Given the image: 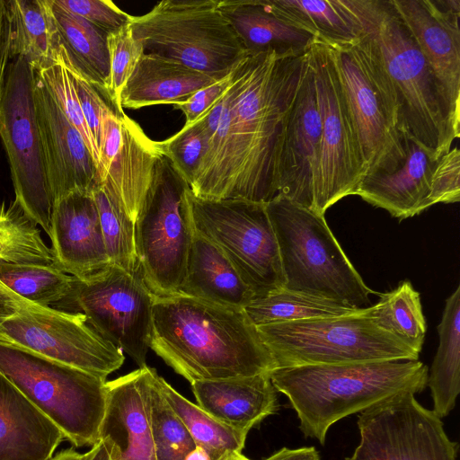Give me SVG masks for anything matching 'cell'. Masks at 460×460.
<instances>
[{"label": "cell", "mask_w": 460, "mask_h": 460, "mask_svg": "<svg viewBox=\"0 0 460 460\" xmlns=\"http://www.w3.org/2000/svg\"><path fill=\"white\" fill-rule=\"evenodd\" d=\"M307 51L248 54L234 66L226 135L201 160L190 185L196 197L266 204L278 195L281 145Z\"/></svg>", "instance_id": "6da1fadb"}, {"label": "cell", "mask_w": 460, "mask_h": 460, "mask_svg": "<svg viewBox=\"0 0 460 460\" xmlns=\"http://www.w3.org/2000/svg\"><path fill=\"white\" fill-rule=\"evenodd\" d=\"M150 349L190 383L277 368L244 309L183 295L155 296Z\"/></svg>", "instance_id": "7a4b0ae2"}, {"label": "cell", "mask_w": 460, "mask_h": 460, "mask_svg": "<svg viewBox=\"0 0 460 460\" xmlns=\"http://www.w3.org/2000/svg\"><path fill=\"white\" fill-rule=\"evenodd\" d=\"M381 61L404 130L437 160L460 137V118L392 0H336Z\"/></svg>", "instance_id": "3957f363"}, {"label": "cell", "mask_w": 460, "mask_h": 460, "mask_svg": "<svg viewBox=\"0 0 460 460\" xmlns=\"http://www.w3.org/2000/svg\"><path fill=\"white\" fill-rule=\"evenodd\" d=\"M428 367L419 360H391L275 368V389L297 414L305 438L325 444L329 428L344 417L402 392H422Z\"/></svg>", "instance_id": "277c9868"}, {"label": "cell", "mask_w": 460, "mask_h": 460, "mask_svg": "<svg viewBox=\"0 0 460 460\" xmlns=\"http://www.w3.org/2000/svg\"><path fill=\"white\" fill-rule=\"evenodd\" d=\"M277 237L284 288L363 309L370 289L328 226L324 215L277 195L266 203Z\"/></svg>", "instance_id": "5b68a950"}, {"label": "cell", "mask_w": 460, "mask_h": 460, "mask_svg": "<svg viewBox=\"0 0 460 460\" xmlns=\"http://www.w3.org/2000/svg\"><path fill=\"white\" fill-rule=\"evenodd\" d=\"M325 42L337 70L367 174L393 172L405 162L408 133L392 82L370 45L361 37L348 42Z\"/></svg>", "instance_id": "8992f818"}, {"label": "cell", "mask_w": 460, "mask_h": 460, "mask_svg": "<svg viewBox=\"0 0 460 460\" xmlns=\"http://www.w3.org/2000/svg\"><path fill=\"white\" fill-rule=\"evenodd\" d=\"M0 373L75 447L100 439L106 378L0 342Z\"/></svg>", "instance_id": "52a82bcc"}, {"label": "cell", "mask_w": 460, "mask_h": 460, "mask_svg": "<svg viewBox=\"0 0 460 460\" xmlns=\"http://www.w3.org/2000/svg\"><path fill=\"white\" fill-rule=\"evenodd\" d=\"M130 27L144 53L203 73L224 77L248 55L217 0H164Z\"/></svg>", "instance_id": "ba28073f"}, {"label": "cell", "mask_w": 460, "mask_h": 460, "mask_svg": "<svg viewBox=\"0 0 460 460\" xmlns=\"http://www.w3.org/2000/svg\"><path fill=\"white\" fill-rule=\"evenodd\" d=\"M367 309L357 315L256 328L277 368L419 359L420 352L367 317Z\"/></svg>", "instance_id": "9c48e42d"}, {"label": "cell", "mask_w": 460, "mask_h": 460, "mask_svg": "<svg viewBox=\"0 0 460 460\" xmlns=\"http://www.w3.org/2000/svg\"><path fill=\"white\" fill-rule=\"evenodd\" d=\"M0 342L107 377L125 359L81 313L34 304L0 282Z\"/></svg>", "instance_id": "30bf717a"}, {"label": "cell", "mask_w": 460, "mask_h": 460, "mask_svg": "<svg viewBox=\"0 0 460 460\" xmlns=\"http://www.w3.org/2000/svg\"><path fill=\"white\" fill-rule=\"evenodd\" d=\"M189 185L164 157L135 222L142 279L156 297L180 294L195 228L186 198Z\"/></svg>", "instance_id": "8fae6325"}, {"label": "cell", "mask_w": 460, "mask_h": 460, "mask_svg": "<svg viewBox=\"0 0 460 460\" xmlns=\"http://www.w3.org/2000/svg\"><path fill=\"white\" fill-rule=\"evenodd\" d=\"M195 231L228 258L255 297L284 288L279 244L266 204L207 199L186 190Z\"/></svg>", "instance_id": "7c38bea8"}, {"label": "cell", "mask_w": 460, "mask_h": 460, "mask_svg": "<svg viewBox=\"0 0 460 460\" xmlns=\"http://www.w3.org/2000/svg\"><path fill=\"white\" fill-rule=\"evenodd\" d=\"M307 53L321 118L311 210L324 215L341 199L355 195L367 169L328 45L315 37Z\"/></svg>", "instance_id": "4fadbf2b"}, {"label": "cell", "mask_w": 460, "mask_h": 460, "mask_svg": "<svg viewBox=\"0 0 460 460\" xmlns=\"http://www.w3.org/2000/svg\"><path fill=\"white\" fill-rule=\"evenodd\" d=\"M34 70L22 58L11 60L0 102V137L15 201L49 235L53 198L49 184L33 102Z\"/></svg>", "instance_id": "5bb4252c"}, {"label": "cell", "mask_w": 460, "mask_h": 460, "mask_svg": "<svg viewBox=\"0 0 460 460\" xmlns=\"http://www.w3.org/2000/svg\"><path fill=\"white\" fill-rule=\"evenodd\" d=\"M104 339L146 365L153 331L155 296L140 272L110 264L85 280L75 279L66 299Z\"/></svg>", "instance_id": "9a60e30c"}, {"label": "cell", "mask_w": 460, "mask_h": 460, "mask_svg": "<svg viewBox=\"0 0 460 460\" xmlns=\"http://www.w3.org/2000/svg\"><path fill=\"white\" fill-rule=\"evenodd\" d=\"M414 395L402 392L361 411L360 441L345 460H456L458 444Z\"/></svg>", "instance_id": "2e32d148"}, {"label": "cell", "mask_w": 460, "mask_h": 460, "mask_svg": "<svg viewBox=\"0 0 460 460\" xmlns=\"http://www.w3.org/2000/svg\"><path fill=\"white\" fill-rule=\"evenodd\" d=\"M98 183L115 197L136 222L164 157L160 142L150 139L125 112L107 107L99 141Z\"/></svg>", "instance_id": "e0dca14e"}, {"label": "cell", "mask_w": 460, "mask_h": 460, "mask_svg": "<svg viewBox=\"0 0 460 460\" xmlns=\"http://www.w3.org/2000/svg\"><path fill=\"white\" fill-rule=\"evenodd\" d=\"M32 92L53 201L75 191L92 192L98 183L93 158L81 134L66 118L35 71Z\"/></svg>", "instance_id": "ac0fdd59"}, {"label": "cell", "mask_w": 460, "mask_h": 460, "mask_svg": "<svg viewBox=\"0 0 460 460\" xmlns=\"http://www.w3.org/2000/svg\"><path fill=\"white\" fill-rule=\"evenodd\" d=\"M460 118V1L392 0Z\"/></svg>", "instance_id": "d6986e66"}, {"label": "cell", "mask_w": 460, "mask_h": 460, "mask_svg": "<svg viewBox=\"0 0 460 460\" xmlns=\"http://www.w3.org/2000/svg\"><path fill=\"white\" fill-rule=\"evenodd\" d=\"M156 370L146 366L106 382L100 439L113 460H155L151 429V393Z\"/></svg>", "instance_id": "ffe728a7"}, {"label": "cell", "mask_w": 460, "mask_h": 460, "mask_svg": "<svg viewBox=\"0 0 460 460\" xmlns=\"http://www.w3.org/2000/svg\"><path fill=\"white\" fill-rule=\"evenodd\" d=\"M320 139L321 118L314 73L307 58L286 123L279 164L278 195L310 210L313 206L314 172Z\"/></svg>", "instance_id": "44dd1931"}, {"label": "cell", "mask_w": 460, "mask_h": 460, "mask_svg": "<svg viewBox=\"0 0 460 460\" xmlns=\"http://www.w3.org/2000/svg\"><path fill=\"white\" fill-rule=\"evenodd\" d=\"M49 237L54 263L79 280L111 264L92 192L75 191L54 202Z\"/></svg>", "instance_id": "7402d4cb"}, {"label": "cell", "mask_w": 460, "mask_h": 460, "mask_svg": "<svg viewBox=\"0 0 460 460\" xmlns=\"http://www.w3.org/2000/svg\"><path fill=\"white\" fill-rule=\"evenodd\" d=\"M406 159L393 172L367 174L355 195L372 206L388 211L399 220L427 209L435 160L409 134L406 136Z\"/></svg>", "instance_id": "603a6c76"}, {"label": "cell", "mask_w": 460, "mask_h": 460, "mask_svg": "<svg viewBox=\"0 0 460 460\" xmlns=\"http://www.w3.org/2000/svg\"><path fill=\"white\" fill-rule=\"evenodd\" d=\"M198 405L222 423L248 433L279 408L270 373L190 383Z\"/></svg>", "instance_id": "cb8c5ba5"}, {"label": "cell", "mask_w": 460, "mask_h": 460, "mask_svg": "<svg viewBox=\"0 0 460 460\" xmlns=\"http://www.w3.org/2000/svg\"><path fill=\"white\" fill-rule=\"evenodd\" d=\"M61 429L0 373V460H51Z\"/></svg>", "instance_id": "d4e9b609"}, {"label": "cell", "mask_w": 460, "mask_h": 460, "mask_svg": "<svg viewBox=\"0 0 460 460\" xmlns=\"http://www.w3.org/2000/svg\"><path fill=\"white\" fill-rule=\"evenodd\" d=\"M50 1L54 62L87 80L107 100L110 62L108 34Z\"/></svg>", "instance_id": "484cf974"}, {"label": "cell", "mask_w": 460, "mask_h": 460, "mask_svg": "<svg viewBox=\"0 0 460 460\" xmlns=\"http://www.w3.org/2000/svg\"><path fill=\"white\" fill-rule=\"evenodd\" d=\"M222 78L192 69L171 58L144 53L121 92V106L139 109L156 104H174Z\"/></svg>", "instance_id": "4316f807"}, {"label": "cell", "mask_w": 460, "mask_h": 460, "mask_svg": "<svg viewBox=\"0 0 460 460\" xmlns=\"http://www.w3.org/2000/svg\"><path fill=\"white\" fill-rule=\"evenodd\" d=\"M218 8L249 55L269 51L302 54L315 39L279 18L266 0L218 1Z\"/></svg>", "instance_id": "83f0119b"}, {"label": "cell", "mask_w": 460, "mask_h": 460, "mask_svg": "<svg viewBox=\"0 0 460 460\" xmlns=\"http://www.w3.org/2000/svg\"><path fill=\"white\" fill-rule=\"evenodd\" d=\"M179 295L243 309L255 297L225 253L197 232Z\"/></svg>", "instance_id": "f1b7e54d"}, {"label": "cell", "mask_w": 460, "mask_h": 460, "mask_svg": "<svg viewBox=\"0 0 460 460\" xmlns=\"http://www.w3.org/2000/svg\"><path fill=\"white\" fill-rule=\"evenodd\" d=\"M438 331L439 344L427 385L433 411L441 419L454 409L460 392V286L446 300Z\"/></svg>", "instance_id": "f546056e"}, {"label": "cell", "mask_w": 460, "mask_h": 460, "mask_svg": "<svg viewBox=\"0 0 460 460\" xmlns=\"http://www.w3.org/2000/svg\"><path fill=\"white\" fill-rule=\"evenodd\" d=\"M10 24V57L23 58L34 71L54 62L49 0L6 1Z\"/></svg>", "instance_id": "4dcf8cb0"}, {"label": "cell", "mask_w": 460, "mask_h": 460, "mask_svg": "<svg viewBox=\"0 0 460 460\" xmlns=\"http://www.w3.org/2000/svg\"><path fill=\"white\" fill-rule=\"evenodd\" d=\"M366 309L350 307L285 288L256 296L244 307L247 316L256 327L300 320L357 315Z\"/></svg>", "instance_id": "1f68e13d"}, {"label": "cell", "mask_w": 460, "mask_h": 460, "mask_svg": "<svg viewBox=\"0 0 460 460\" xmlns=\"http://www.w3.org/2000/svg\"><path fill=\"white\" fill-rule=\"evenodd\" d=\"M159 386L175 413L181 420L196 446L203 448L211 460L242 452L248 433L233 429L179 394L162 376Z\"/></svg>", "instance_id": "d6a6232c"}, {"label": "cell", "mask_w": 460, "mask_h": 460, "mask_svg": "<svg viewBox=\"0 0 460 460\" xmlns=\"http://www.w3.org/2000/svg\"><path fill=\"white\" fill-rule=\"evenodd\" d=\"M367 317L379 328L420 352L427 330L420 293L408 280L390 292L380 294L379 301L367 307Z\"/></svg>", "instance_id": "836d02e7"}, {"label": "cell", "mask_w": 460, "mask_h": 460, "mask_svg": "<svg viewBox=\"0 0 460 460\" xmlns=\"http://www.w3.org/2000/svg\"><path fill=\"white\" fill-rule=\"evenodd\" d=\"M287 22L330 42L357 38L353 22L336 0H266Z\"/></svg>", "instance_id": "e575fe53"}, {"label": "cell", "mask_w": 460, "mask_h": 460, "mask_svg": "<svg viewBox=\"0 0 460 460\" xmlns=\"http://www.w3.org/2000/svg\"><path fill=\"white\" fill-rule=\"evenodd\" d=\"M75 278L55 263L0 262V282L18 296L44 306L66 300Z\"/></svg>", "instance_id": "d590c367"}, {"label": "cell", "mask_w": 460, "mask_h": 460, "mask_svg": "<svg viewBox=\"0 0 460 460\" xmlns=\"http://www.w3.org/2000/svg\"><path fill=\"white\" fill-rule=\"evenodd\" d=\"M110 263L129 273L140 272L136 251L135 222L123 205L97 184L92 190Z\"/></svg>", "instance_id": "8d00e7d4"}, {"label": "cell", "mask_w": 460, "mask_h": 460, "mask_svg": "<svg viewBox=\"0 0 460 460\" xmlns=\"http://www.w3.org/2000/svg\"><path fill=\"white\" fill-rule=\"evenodd\" d=\"M0 262L54 263L53 252L17 202L0 205Z\"/></svg>", "instance_id": "74e56055"}, {"label": "cell", "mask_w": 460, "mask_h": 460, "mask_svg": "<svg viewBox=\"0 0 460 460\" xmlns=\"http://www.w3.org/2000/svg\"><path fill=\"white\" fill-rule=\"evenodd\" d=\"M155 376L151 393V429L155 460H184L196 445L166 401Z\"/></svg>", "instance_id": "f35d334b"}, {"label": "cell", "mask_w": 460, "mask_h": 460, "mask_svg": "<svg viewBox=\"0 0 460 460\" xmlns=\"http://www.w3.org/2000/svg\"><path fill=\"white\" fill-rule=\"evenodd\" d=\"M35 73L45 84L66 118L81 134L93 158L98 173L99 151L84 120L73 75L59 61L53 62Z\"/></svg>", "instance_id": "ab89813d"}, {"label": "cell", "mask_w": 460, "mask_h": 460, "mask_svg": "<svg viewBox=\"0 0 460 460\" xmlns=\"http://www.w3.org/2000/svg\"><path fill=\"white\" fill-rule=\"evenodd\" d=\"M209 136L199 117L160 145L164 157L174 171L190 185L193 182L208 149Z\"/></svg>", "instance_id": "60d3db41"}, {"label": "cell", "mask_w": 460, "mask_h": 460, "mask_svg": "<svg viewBox=\"0 0 460 460\" xmlns=\"http://www.w3.org/2000/svg\"><path fill=\"white\" fill-rule=\"evenodd\" d=\"M110 75L107 101L118 113L124 112L121 92L144 54L141 44L134 38L130 23L107 36Z\"/></svg>", "instance_id": "b9f144b4"}, {"label": "cell", "mask_w": 460, "mask_h": 460, "mask_svg": "<svg viewBox=\"0 0 460 460\" xmlns=\"http://www.w3.org/2000/svg\"><path fill=\"white\" fill-rule=\"evenodd\" d=\"M62 9L86 20L107 34L129 24L133 19L109 0H53Z\"/></svg>", "instance_id": "7bdbcfd3"}, {"label": "cell", "mask_w": 460, "mask_h": 460, "mask_svg": "<svg viewBox=\"0 0 460 460\" xmlns=\"http://www.w3.org/2000/svg\"><path fill=\"white\" fill-rule=\"evenodd\" d=\"M460 151L451 148L435 163L428 198L429 208L437 203H456L460 199Z\"/></svg>", "instance_id": "ee69618b"}, {"label": "cell", "mask_w": 460, "mask_h": 460, "mask_svg": "<svg viewBox=\"0 0 460 460\" xmlns=\"http://www.w3.org/2000/svg\"><path fill=\"white\" fill-rule=\"evenodd\" d=\"M70 73L74 76L84 120L98 148L102 133V118L110 104L108 102L104 101V98L100 93L83 76L71 71Z\"/></svg>", "instance_id": "f6af8a7d"}, {"label": "cell", "mask_w": 460, "mask_h": 460, "mask_svg": "<svg viewBox=\"0 0 460 460\" xmlns=\"http://www.w3.org/2000/svg\"><path fill=\"white\" fill-rule=\"evenodd\" d=\"M233 72L234 69L222 79L199 89L186 100L173 104L185 115V124L195 121L225 93L232 81Z\"/></svg>", "instance_id": "bcb514c9"}, {"label": "cell", "mask_w": 460, "mask_h": 460, "mask_svg": "<svg viewBox=\"0 0 460 460\" xmlns=\"http://www.w3.org/2000/svg\"><path fill=\"white\" fill-rule=\"evenodd\" d=\"M11 24L5 0H0V102L6 80L10 57Z\"/></svg>", "instance_id": "7dc6e473"}, {"label": "cell", "mask_w": 460, "mask_h": 460, "mask_svg": "<svg viewBox=\"0 0 460 460\" xmlns=\"http://www.w3.org/2000/svg\"><path fill=\"white\" fill-rule=\"evenodd\" d=\"M264 460H320V456L314 447H283Z\"/></svg>", "instance_id": "c3c4849f"}, {"label": "cell", "mask_w": 460, "mask_h": 460, "mask_svg": "<svg viewBox=\"0 0 460 460\" xmlns=\"http://www.w3.org/2000/svg\"><path fill=\"white\" fill-rule=\"evenodd\" d=\"M92 451L93 453L89 460H113L111 446L102 439H99L92 447Z\"/></svg>", "instance_id": "681fc988"}, {"label": "cell", "mask_w": 460, "mask_h": 460, "mask_svg": "<svg viewBox=\"0 0 460 460\" xmlns=\"http://www.w3.org/2000/svg\"><path fill=\"white\" fill-rule=\"evenodd\" d=\"M92 448L86 453H78L72 448L65 449L53 456L51 460H89L92 456Z\"/></svg>", "instance_id": "f907efd6"}, {"label": "cell", "mask_w": 460, "mask_h": 460, "mask_svg": "<svg viewBox=\"0 0 460 460\" xmlns=\"http://www.w3.org/2000/svg\"><path fill=\"white\" fill-rule=\"evenodd\" d=\"M184 460H211L208 453L200 447L196 446L185 456Z\"/></svg>", "instance_id": "816d5d0a"}, {"label": "cell", "mask_w": 460, "mask_h": 460, "mask_svg": "<svg viewBox=\"0 0 460 460\" xmlns=\"http://www.w3.org/2000/svg\"><path fill=\"white\" fill-rule=\"evenodd\" d=\"M220 460H250L246 456H244L241 452H234L226 455Z\"/></svg>", "instance_id": "f5cc1de1"}]
</instances>
